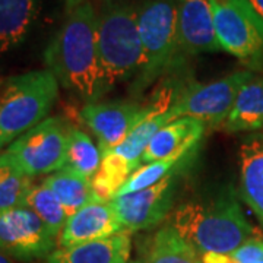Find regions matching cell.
Returning a JSON list of instances; mask_svg holds the SVG:
<instances>
[{"label":"cell","instance_id":"28","mask_svg":"<svg viewBox=\"0 0 263 263\" xmlns=\"http://www.w3.org/2000/svg\"><path fill=\"white\" fill-rule=\"evenodd\" d=\"M127 263H145V262H142V260H129Z\"/></svg>","mask_w":263,"mask_h":263},{"label":"cell","instance_id":"11","mask_svg":"<svg viewBox=\"0 0 263 263\" xmlns=\"http://www.w3.org/2000/svg\"><path fill=\"white\" fill-rule=\"evenodd\" d=\"M148 113V104L130 100L88 103L81 110V119L98 141L101 154L119 146Z\"/></svg>","mask_w":263,"mask_h":263},{"label":"cell","instance_id":"9","mask_svg":"<svg viewBox=\"0 0 263 263\" xmlns=\"http://www.w3.org/2000/svg\"><path fill=\"white\" fill-rule=\"evenodd\" d=\"M56 237L28 206L0 212V253L22 262L47 259L54 252Z\"/></svg>","mask_w":263,"mask_h":263},{"label":"cell","instance_id":"10","mask_svg":"<svg viewBox=\"0 0 263 263\" xmlns=\"http://www.w3.org/2000/svg\"><path fill=\"white\" fill-rule=\"evenodd\" d=\"M177 187L179 173L176 171L151 187L114 197L111 205L123 230L135 233L161 224L173 209Z\"/></svg>","mask_w":263,"mask_h":263},{"label":"cell","instance_id":"15","mask_svg":"<svg viewBox=\"0 0 263 263\" xmlns=\"http://www.w3.org/2000/svg\"><path fill=\"white\" fill-rule=\"evenodd\" d=\"M130 250V233L122 231L103 240L59 247L46 259V263H127Z\"/></svg>","mask_w":263,"mask_h":263},{"label":"cell","instance_id":"8","mask_svg":"<svg viewBox=\"0 0 263 263\" xmlns=\"http://www.w3.org/2000/svg\"><path fill=\"white\" fill-rule=\"evenodd\" d=\"M214 27L221 50L241 60L263 53V22L246 0H211Z\"/></svg>","mask_w":263,"mask_h":263},{"label":"cell","instance_id":"13","mask_svg":"<svg viewBox=\"0 0 263 263\" xmlns=\"http://www.w3.org/2000/svg\"><path fill=\"white\" fill-rule=\"evenodd\" d=\"M122 231L124 230L114 212L111 200H92L67 218L59 237V245L60 247L82 245L113 237Z\"/></svg>","mask_w":263,"mask_h":263},{"label":"cell","instance_id":"25","mask_svg":"<svg viewBox=\"0 0 263 263\" xmlns=\"http://www.w3.org/2000/svg\"><path fill=\"white\" fill-rule=\"evenodd\" d=\"M200 257L203 263H263V238L253 237L231 253H206Z\"/></svg>","mask_w":263,"mask_h":263},{"label":"cell","instance_id":"18","mask_svg":"<svg viewBox=\"0 0 263 263\" xmlns=\"http://www.w3.org/2000/svg\"><path fill=\"white\" fill-rule=\"evenodd\" d=\"M222 127L230 133L257 132L263 129V78L253 76L235 98L233 110Z\"/></svg>","mask_w":263,"mask_h":263},{"label":"cell","instance_id":"23","mask_svg":"<svg viewBox=\"0 0 263 263\" xmlns=\"http://www.w3.org/2000/svg\"><path fill=\"white\" fill-rule=\"evenodd\" d=\"M32 186V177L25 174L5 152L0 154V212L22 206Z\"/></svg>","mask_w":263,"mask_h":263},{"label":"cell","instance_id":"1","mask_svg":"<svg viewBox=\"0 0 263 263\" xmlns=\"http://www.w3.org/2000/svg\"><path fill=\"white\" fill-rule=\"evenodd\" d=\"M98 13L89 0H66L65 21L44 51V62L60 86L88 103L103 95L98 51Z\"/></svg>","mask_w":263,"mask_h":263},{"label":"cell","instance_id":"27","mask_svg":"<svg viewBox=\"0 0 263 263\" xmlns=\"http://www.w3.org/2000/svg\"><path fill=\"white\" fill-rule=\"evenodd\" d=\"M0 263H13L10 260L8 256H5L3 253H0Z\"/></svg>","mask_w":263,"mask_h":263},{"label":"cell","instance_id":"20","mask_svg":"<svg viewBox=\"0 0 263 263\" xmlns=\"http://www.w3.org/2000/svg\"><path fill=\"white\" fill-rule=\"evenodd\" d=\"M197 145L199 143H190V145H186L184 148L174 152L173 155H170L167 158L141 165L127 179V181L123 184V187L117 192V195L114 197L124 196V195H129V193L151 187V186L160 183L161 180L168 177L170 174L176 173L180 165L186 164V161L195 152Z\"/></svg>","mask_w":263,"mask_h":263},{"label":"cell","instance_id":"4","mask_svg":"<svg viewBox=\"0 0 263 263\" xmlns=\"http://www.w3.org/2000/svg\"><path fill=\"white\" fill-rule=\"evenodd\" d=\"M59 82L47 70H29L0 79V148L47 119Z\"/></svg>","mask_w":263,"mask_h":263},{"label":"cell","instance_id":"19","mask_svg":"<svg viewBox=\"0 0 263 263\" xmlns=\"http://www.w3.org/2000/svg\"><path fill=\"white\" fill-rule=\"evenodd\" d=\"M43 183L57 197L60 205L65 208L67 216L73 215L81 208L94 200L92 180L85 177L70 168H62L48 174Z\"/></svg>","mask_w":263,"mask_h":263},{"label":"cell","instance_id":"14","mask_svg":"<svg viewBox=\"0 0 263 263\" xmlns=\"http://www.w3.org/2000/svg\"><path fill=\"white\" fill-rule=\"evenodd\" d=\"M240 196L263 226V129L240 145Z\"/></svg>","mask_w":263,"mask_h":263},{"label":"cell","instance_id":"21","mask_svg":"<svg viewBox=\"0 0 263 263\" xmlns=\"http://www.w3.org/2000/svg\"><path fill=\"white\" fill-rule=\"evenodd\" d=\"M145 263H203L200 254L167 224L157 231Z\"/></svg>","mask_w":263,"mask_h":263},{"label":"cell","instance_id":"16","mask_svg":"<svg viewBox=\"0 0 263 263\" xmlns=\"http://www.w3.org/2000/svg\"><path fill=\"white\" fill-rule=\"evenodd\" d=\"M205 123L189 117H181L174 122H170L151 139L149 145L143 152L142 165L167 158L174 152L184 148L186 145L199 143L205 133Z\"/></svg>","mask_w":263,"mask_h":263},{"label":"cell","instance_id":"22","mask_svg":"<svg viewBox=\"0 0 263 263\" xmlns=\"http://www.w3.org/2000/svg\"><path fill=\"white\" fill-rule=\"evenodd\" d=\"M101 161L103 154L94 141L89 138V135L72 126L67 141L66 168L73 170L92 180L101 167Z\"/></svg>","mask_w":263,"mask_h":263},{"label":"cell","instance_id":"5","mask_svg":"<svg viewBox=\"0 0 263 263\" xmlns=\"http://www.w3.org/2000/svg\"><path fill=\"white\" fill-rule=\"evenodd\" d=\"M143 63L133 79L132 94L143 92L161 76L184 62L177 37V0H148L138 8Z\"/></svg>","mask_w":263,"mask_h":263},{"label":"cell","instance_id":"12","mask_svg":"<svg viewBox=\"0 0 263 263\" xmlns=\"http://www.w3.org/2000/svg\"><path fill=\"white\" fill-rule=\"evenodd\" d=\"M177 37L181 57L221 50L211 0H177Z\"/></svg>","mask_w":263,"mask_h":263},{"label":"cell","instance_id":"26","mask_svg":"<svg viewBox=\"0 0 263 263\" xmlns=\"http://www.w3.org/2000/svg\"><path fill=\"white\" fill-rule=\"evenodd\" d=\"M246 3L263 22V0H246Z\"/></svg>","mask_w":263,"mask_h":263},{"label":"cell","instance_id":"3","mask_svg":"<svg viewBox=\"0 0 263 263\" xmlns=\"http://www.w3.org/2000/svg\"><path fill=\"white\" fill-rule=\"evenodd\" d=\"M98 51L105 92L139 75L143 63L138 9L120 0H104L98 12Z\"/></svg>","mask_w":263,"mask_h":263},{"label":"cell","instance_id":"7","mask_svg":"<svg viewBox=\"0 0 263 263\" xmlns=\"http://www.w3.org/2000/svg\"><path fill=\"white\" fill-rule=\"evenodd\" d=\"M250 70H240L209 84L190 82L170 110L171 122L189 117L205 126H222L230 116L241 86L253 78Z\"/></svg>","mask_w":263,"mask_h":263},{"label":"cell","instance_id":"2","mask_svg":"<svg viewBox=\"0 0 263 263\" xmlns=\"http://www.w3.org/2000/svg\"><path fill=\"white\" fill-rule=\"evenodd\" d=\"M170 226L197 253L227 254L254 237L233 186H224L174 209Z\"/></svg>","mask_w":263,"mask_h":263},{"label":"cell","instance_id":"17","mask_svg":"<svg viewBox=\"0 0 263 263\" xmlns=\"http://www.w3.org/2000/svg\"><path fill=\"white\" fill-rule=\"evenodd\" d=\"M38 13V0H0V56L27 38Z\"/></svg>","mask_w":263,"mask_h":263},{"label":"cell","instance_id":"6","mask_svg":"<svg viewBox=\"0 0 263 263\" xmlns=\"http://www.w3.org/2000/svg\"><path fill=\"white\" fill-rule=\"evenodd\" d=\"M70 127L60 117H47L12 142L5 154L29 177L53 174L66 167Z\"/></svg>","mask_w":263,"mask_h":263},{"label":"cell","instance_id":"24","mask_svg":"<svg viewBox=\"0 0 263 263\" xmlns=\"http://www.w3.org/2000/svg\"><path fill=\"white\" fill-rule=\"evenodd\" d=\"M24 205L28 206L43 221V224L56 238L60 237L69 216L66 214L65 208L60 205L57 197L44 183L34 184L31 187Z\"/></svg>","mask_w":263,"mask_h":263}]
</instances>
